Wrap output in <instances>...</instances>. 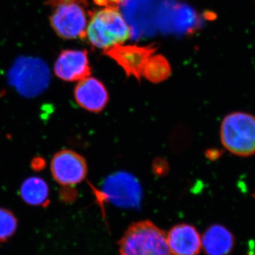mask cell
Listing matches in <instances>:
<instances>
[{
  "mask_svg": "<svg viewBox=\"0 0 255 255\" xmlns=\"http://www.w3.org/2000/svg\"><path fill=\"white\" fill-rule=\"evenodd\" d=\"M171 73L169 62L162 55L150 57L144 68L142 76L152 83H159L169 78Z\"/></svg>",
  "mask_w": 255,
  "mask_h": 255,
  "instance_id": "5bb4252c",
  "label": "cell"
},
{
  "mask_svg": "<svg viewBox=\"0 0 255 255\" xmlns=\"http://www.w3.org/2000/svg\"><path fill=\"white\" fill-rule=\"evenodd\" d=\"M17 220L9 210L0 208V241L9 239L16 232Z\"/></svg>",
  "mask_w": 255,
  "mask_h": 255,
  "instance_id": "9a60e30c",
  "label": "cell"
},
{
  "mask_svg": "<svg viewBox=\"0 0 255 255\" xmlns=\"http://www.w3.org/2000/svg\"><path fill=\"white\" fill-rule=\"evenodd\" d=\"M73 1V0H48L50 5H56L63 1ZM128 0H93L94 2L98 6H117L119 4H124Z\"/></svg>",
  "mask_w": 255,
  "mask_h": 255,
  "instance_id": "2e32d148",
  "label": "cell"
},
{
  "mask_svg": "<svg viewBox=\"0 0 255 255\" xmlns=\"http://www.w3.org/2000/svg\"><path fill=\"white\" fill-rule=\"evenodd\" d=\"M119 246L120 255H173L166 233L147 220L132 223Z\"/></svg>",
  "mask_w": 255,
  "mask_h": 255,
  "instance_id": "7a4b0ae2",
  "label": "cell"
},
{
  "mask_svg": "<svg viewBox=\"0 0 255 255\" xmlns=\"http://www.w3.org/2000/svg\"><path fill=\"white\" fill-rule=\"evenodd\" d=\"M87 5V0H76L53 6L50 22L58 36L64 39L85 38L90 13Z\"/></svg>",
  "mask_w": 255,
  "mask_h": 255,
  "instance_id": "277c9868",
  "label": "cell"
},
{
  "mask_svg": "<svg viewBox=\"0 0 255 255\" xmlns=\"http://www.w3.org/2000/svg\"><path fill=\"white\" fill-rule=\"evenodd\" d=\"M131 34V29L117 6L90 11L85 38L96 48L105 51L123 45Z\"/></svg>",
  "mask_w": 255,
  "mask_h": 255,
  "instance_id": "6da1fadb",
  "label": "cell"
},
{
  "mask_svg": "<svg viewBox=\"0 0 255 255\" xmlns=\"http://www.w3.org/2000/svg\"><path fill=\"white\" fill-rule=\"evenodd\" d=\"M223 145L240 157L255 154V117L243 112H234L223 119L221 127Z\"/></svg>",
  "mask_w": 255,
  "mask_h": 255,
  "instance_id": "3957f363",
  "label": "cell"
},
{
  "mask_svg": "<svg viewBox=\"0 0 255 255\" xmlns=\"http://www.w3.org/2000/svg\"><path fill=\"white\" fill-rule=\"evenodd\" d=\"M201 242L206 255H228L233 251L235 238L229 230L216 224L206 230Z\"/></svg>",
  "mask_w": 255,
  "mask_h": 255,
  "instance_id": "7c38bea8",
  "label": "cell"
},
{
  "mask_svg": "<svg viewBox=\"0 0 255 255\" xmlns=\"http://www.w3.org/2000/svg\"><path fill=\"white\" fill-rule=\"evenodd\" d=\"M167 244L173 255H199L202 250L201 236L194 226L180 223L166 233Z\"/></svg>",
  "mask_w": 255,
  "mask_h": 255,
  "instance_id": "8fae6325",
  "label": "cell"
},
{
  "mask_svg": "<svg viewBox=\"0 0 255 255\" xmlns=\"http://www.w3.org/2000/svg\"><path fill=\"white\" fill-rule=\"evenodd\" d=\"M74 97L81 108L92 113L102 112L110 100L105 85L92 77L78 82L74 90Z\"/></svg>",
  "mask_w": 255,
  "mask_h": 255,
  "instance_id": "30bf717a",
  "label": "cell"
},
{
  "mask_svg": "<svg viewBox=\"0 0 255 255\" xmlns=\"http://www.w3.org/2000/svg\"><path fill=\"white\" fill-rule=\"evenodd\" d=\"M88 167L85 157L75 151L57 152L50 162V172L55 182L64 187H73L85 180Z\"/></svg>",
  "mask_w": 255,
  "mask_h": 255,
  "instance_id": "8992f818",
  "label": "cell"
},
{
  "mask_svg": "<svg viewBox=\"0 0 255 255\" xmlns=\"http://www.w3.org/2000/svg\"><path fill=\"white\" fill-rule=\"evenodd\" d=\"M9 81L20 95L36 97L49 85V70L46 64L38 58H19L10 70Z\"/></svg>",
  "mask_w": 255,
  "mask_h": 255,
  "instance_id": "5b68a950",
  "label": "cell"
},
{
  "mask_svg": "<svg viewBox=\"0 0 255 255\" xmlns=\"http://www.w3.org/2000/svg\"><path fill=\"white\" fill-rule=\"evenodd\" d=\"M155 52L152 46H114L104 51L107 56L115 60L124 69L128 77H134L140 80L146 63Z\"/></svg>",
  "mask_w": 255,
  "mask_h": 255,
  "instance_id": "ba28073f",
  "label": "cell"
},
{
  "mask_svg": "<svg viewBox=\"0 0 255 255\" xmlns=\"http://www.w3.org/2000/svg\"><path fill=\"white\" fill-rule=\"evenodd\" d=\"M50 189L44 179L30 177L23 181L20 187V195L29 205L46 207L50 203Z\"/></svg>",
  "mask_w": 255,
  "mask_h": 255,
  "instance_id": "4fadbf2b",
  "label": "cell"
},
{
  "mask_svg": "<svg viewBox=\"0 0 255 255\" xmlns=\"http://www.w3.org/2000/svg\"><path fill=\"white\" fill-rule=\"evenodd\" d=\"M100 196L120 207H136L141 199V188L133 176L118 172L107 178Z\"/></svg>",
  "mask_w": 255,
  "mask_h": 255,
  "instance_id": "52a82bcc",
  "label": "cell"
},
{
  "mask_svg": "<svg viewBox=\"0 0 255 255\" xmlns=\"http://www.w3.org/2000/svg\"><path fill=\"white\" fill-rule=\"evenodd\" d=\"M54 73L65 82H78L90 77L91 68L86 50H63L55 61Z\"/></svg>",
  "mask_w": 255,
  "mask_h": 255,
  "instance_id": "9c48e42d",
  "label": "cell"
}]
</instances>
